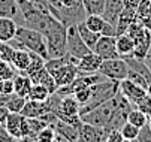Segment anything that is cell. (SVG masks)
Instances as JSON below:
<instances>
[{"label":"cell","instance_id":"35","mask_svg":"<svg viewBox=\"0 0 151 142\" xmlns=\"http://www.w3.org/2000/svg\"><path fill=\"white\" fill-rule=\"evenodd\" d=\"M136 15L138 18H147L151 16V0H141L136 6Z\"/></svg>","mask_w":151,"mask_h":142},{"label":"cell","instance_id":"26","mask_svg":"<svg viewBox=\"0 0 151 142\" xmlns=\"http://www.w3.org/2000/svg\"><path fill=\"white\" fill-rule=\"evenodd\" d=\"M84 24L87 26L90 30L96 32V33H102L105 24H106V19L102 16V15H87L84 19Z\"/></svg>","mask_w":151,"mask_h":142},{"label":"cell","instance_id":"22","mask_svg":"<svg viewBox=\"0 0 151 142\" xmlns=\"http://www.w3.org/2000/svg\"><path fill=\"white\" fill-rule=\"evenodd\" d=\"M124 60H126L129 69H132V70L141 73V75L148 81V82H151V70L148 69V66L145 65L144 60H139V58H136V57H133V55L124 57Z\"/></svg>","mask_w":151,"mask_h":142},{"label":"cell","instance_id":"7","mask_svg":"<svg viewBox=\"0 0 151 142\" xmlns=\"http://www.w3.org/2000/svg\"><path fill=\"white\" fill-rule=\"evenodd\" d=\"M120 93H121L135 108H136V105L141 102V100L147 96V90H145V88L136 85L135 82H132V81L127 79V78L123 79V81H120Z\"/></svg>","mask_w":151,"mask_h":142},{"label":"cell","instance_id":"31","mask_svg":"<svg viewBox=\"0 0 151 142\" xmlns=\"http://www.w3.org/2000/svg\"><path fill=\"white\" fill-rule=\"evenodd\" d=\"M18 72L14 69V66L5 60H0V81L3 79H12Z\"/></svg>","mask_w":151,"mask_h":142},{"label":"cell","instance_id":"21","mask_svg":"<svg viewBox=\"0 0 151 142\" xmlns=\"http://www.w3.org/2000/svg\"><path fill=\"white\" fill-rule=\"evenodd\" d=\"M23 120H24V117L21 115V114H14V112H9V114H8V118H6L5 127H6L8 133L12 135V136L17 138V139H21V138H23V133H21Z\"/></svg>","mask_w":151,"mask_h":142},{"label":"cell","instance_id":"34","mask_svg":"<svg viewBox=\"0 0 151 142\" xmlns=\"http://www.w3.org/2000/svg\"><path fill=\"white\" fill-rule=\"evenodd\" d=\"M14 52H15V48L9 42H0V60H5V62L11 63Z\"/></svg>","mask_w":151,"mask_h":142},{"label":"cell","instance_id":"23","mask_svg":"<svg viewBox=\"0 0 151 142\" xmlns=\"http://www.w3.org/2000/svg\"><path fill=\"white\" fill-rule=\"evenodd\" d=\"M76 29H78L79 36L82 37V40L85 42V45H87V47L93 51V48H94L96 42L99 40L100 34H99V33H96V32H93V30H90L87 26L84 24V21H79V23L76 24Z\"/></svg>","mask_w":151,"mask_h":142},{"label":"cell","instance_id":"36","mask_svg":"<svg viewBox=\"0 0 151 142\" xmlns=\"http://www.w3.org/2000/svg\"><path fill=\"white\" fill-rule=\"evenodd\" d=\"M73 96L76 97V100H78L81 105H85V103L90 100V96H91V85H90V87H84V88L75 91Z\"/></svg>","mask_w":151,"mask_h":142},{"label":"cell","instance_id":"38","mask_svg":"<svg viewBox=\"0 0 151 142\" xmlns=\"http://www.w3.org/2000/svg\"><path fill=\"white\" fill-rule=\"evenodd\" d=\"M123 141H124V138H123L120 129L109 130L106 135V139H105V142H123Z\"/></svg>","mask_w":151,"mask_h":142},{"label":"cell","instance_id":"11","mask_svg":"<svg viewBox=\"0 0 151 142\" xmlns=\"http://www.w3.org/2000/svg\"><path fill=\"white\" fill-rule=\"evenodd\" d=\"M79 127L68 124V123H64V121H61V120H57V123L54 124L55 135L58 138H61L64 142H76L78 138H79Z\"/></svg>","mask_w":151,"mask_h":142},{"label":"cell","instance_id":"4","mask_svg":"<svg viewBox=\"0 0 151 142\" xmlns=\"http://www.w3.org/2000/svg\"><path fill=\"white\" fill-rule=\"evenodd\" d=\"M100 75H103L106 79L111 81H123L127 78L129 66L126 60L118 57V58H109V60H102V65L97 70Z\"/></svg>","mask_w":151,"mask_h":142},{"label":"cell","instance_id":"16","mask_svg":"<svg viewBox=\"0 0 151 142\" xmlns=\"http://www.w3.org/2000/svg\"><path fill=\"white\" fill-rule=\"evenodd\" d=\"M124 9L123 5V0H106V5H105V11L102 14V16L106 19L108 23L111 24H117V19L121 14V11Z\"/></svg>","mask_w":151,"mask_h":142},{"label":"cell","instance_id":"25","mask_svg":"<svg viewBox=\"0 0 151 142\" xmlns=\"http://www.w3.org/2000/svg\"><path fill=\"white\" fill-rule=\"evenodd\" d=\"M27 102V97H23V96H18V94H11L9 100L6 102V109L9 112H14V114H21L24 105Z\"/></svg>","mask_w":151,"mask_h":142},{"label":"cell","instance_id":"1","mask_svg":"<svg viewBox=\"0 0 151 142\" xmlns=\"http://www.w3.org/2000/svg\"><path fill=\"white\" fill-rule=\"evenodd\" d=\"M118 91H120V82H118V81L105 79V81H100V82H97V84H93L91 85L90 100L85 105H81L79 115H84V114H87V112L96 109L97 106L103 105L109 99H112Z\"/></svg>","mask_w":151,"mask_h":142},{"label":"cell","instance_id":"8","mask_svg":"<svg viewBox=\"0 0 151 142\" xmlns=\"http://www.w3.org/2000/svg\"><path fill=\"white\" fill-rule=\"evenodd\" d=\"M108 132L103 127H96L82 123L79 127V138L76 142H105Z\"/></svg>","mask_w":151,"mask_h":142},{"label":"cell","instance_id":"6","mask_svg":"<svg viewBox=\"0 0 151 142\" xmlns=\"http://www.w3.org/2000/svg\"><path fill=\"white\" fill-rule=\"evenodd\" d=\"M93 52H96L102 60H109V58H118L120 54L117 51V44H115V36H102L96 42Z\"/></svg>","mask_w":151,"mask_h":142},{"label":"cell","instance_id":"40","mask_svg":"<svg viewBox=\"0 0 151 142\" xmlns=\"http://www.w3.org/2000/svg\"><path fill=\"white\" fill-rule=\"evenodd\" d=\"M2 93L3 94H14V78L12 79H3Z\"/></svg>","mask_w":151,"mask_h":142},{"label":"cell","instance_id":"30","mask_svg":"<svg viewBox=\"0 0 151 142\" xmlns=\"http://www.w3.org/2000/svg\"><path fill=\"white\" fill-rule=\"evenodd\" d=\"M120 132H121V135H123V138H124V139H129V141H136V139H138V136H139L141 129H139V127H136V126H133V124H130L129 121H126V123L120 127Z\"/></svg>","mask_w":151,"mask_h":142},{"label":"cell","instance_id":"17","mask_svg":"<svg viewBox=\"0 0 151 142\" xmlns=\"http://www.w3.org/2000/svg\"><path fill=\"white\" fill-rule=\"evenodd\" d=\"M18 24L12 18L0 16V42H9L15 37Z\"/></svg>","mask_w":151,"mask_h":142},{"label":"cell","instance_id":"9","mask_svg":"<svg viewBox=\"0 0 151 142\" xmlns=\"http://www.w3.org/2000/svg\"><path fill=\"white\" fill-rule=\"evenodd\" d=\"M47 112H52L51 108H50L48 100H45V102H36V100L27 99L23 111H21V115L26 117V118H39Z\"/></svg>","mask_w":151,"mask_h":142},{"label":"cell","instance_id":"18","mask_svg":"<svg viewBox=\"0 0 151 142\" xmlns=\"http://www.w3.org/2000/svg\"><path fill=\"white\" fill-rule=\"evenodd\" d=\"M11 65L18 73H26L29 65H30V51L27 49H15Z\"/></svg>","mask_w":151,"mask_h":142},{"label":"cell","instance_id":"27","mask_svg":"<svg viewBox=\"0 0 151 142\" xmlns=\"http://www.w3.org/2000/svg\"><path fill=\"white\" fill-rule=\"evenodd\" d=\"M50 91L47 87L44 85H40V84H33L32 85V90L27 96L29 100H36V102H45V100L50 97Z\"/></svg>","mask_w":151,"mask_h":142},{"label":"cell","instance_id":"10","mask_svg":"<svg viewBox=\"0 0 151 142\" xmlns=\"http://www.w3.org/2000/svg\"><path fill=\"white\" fill-rule=\"evenodd\" d=\"M135 48H133V57L139 58V60H144L150 51V47H151V32L144 29L135 39Z\"/></svg>","mask_w":151,"mask_h":142},{"label":"cell","instance_id":"29","mask_svg":"<svg viewBox=\"0 0 151 142\" xmlns=\"http://www.w3.org/2000/svg\"><path fill=\"white\" fill-rule=\"evenodd\" d=\"M45 62H47V60L42 57V55H39L36 52H30V65H29V67H27V70H26L24 75H32L36 70L45 67Z\"/></svg>","mask_w":151,"mask_h":142},{"label":"cell","instance_id":"5","mask_svg":"<svg viewBox=\"0 0 151 142\" xmlns=\"http://www.w3.org/2000/svg\"><path fill=\"white\" fill-rule=\"evenodd\" d=\"M66 45H68V54L78 60L91 52V49L85 45L82 37L79 36L76 24L66 26Z\"/></svg>","mask_w":151,"mask_h":142},{"label":"cell","instance_id":"33","mask_svg":"<svg viewBox=\"0 0 151 142\" xmlns=\"http://www.w3.org/2000/svg\"><path fill=\"white\" fill-rule=\"evenodd\" d=\"M127 79H130L132 82H135L136 85H139V87H142V88H148L150 87V84L151 82H148V81L141 75V73H138V72H135V70H132V69H129V72H127Z\"/></svg>","mask_w":151,"mask_h":142},{"label":"cell","instance_id":"46","mask_svg":"<svg viewBox=\"0 0 151 142\" xmlns=\"http://www.w3.org/2000/svg\"><path fill=\"white\" fill-rule=\"evenodd\" d=\"M30 2H33V3H42V2H47V0H30Z\"/></svg>","mask_w":151,"mask_h":142},{"label":"cell","instance_id":"14","mask_svg":"<svg viewBox=\"0 0 151 142\" xmlns=\"http://www.w3.org/2000/svg\"><path fill=\"white\" fill-rule=\"evenodd\" d=\"M138 19V15H136V9L133 8H124L117 19V24H115V30H117V36L118 34H123L127 32V29L130 27V24L133 21Z\"/></svg>","mask_w":151,"mask_h":142},{"label":"cell","instance_id":"19","mask_svg":"<svg viewBox=\"0 0 151 142\" xmlns=\"http://www.w3.org/2000/svg\"><path fill=\"white\" fill-rule=\"evenodd\" d=\"M32 78L29 75H24V73H17L14 76V93L18 94V96H23V97H27L30 90H32Z\"/></svg>","mask_w":151,"mask_h":142},{"label":"cell","instance_id":"44","mask_svg":"<svg viewBox=\"0 0 151 142\" xmlns=\"http://www.w3.org/2000/svg\"><path fill=\"white\" fill-rule=\"evenodd\" d=\"M139 21L142 23V26L151 32V16H147V18H139Z\"/></svg>","mask_w":151,"mask_h":142},{"label":"cell","instance_id":"13","mask_svg":"<svg viewBox=\"0 0 151 142\" xmlns=\"http://www.w3.org/2000/svg\"><path fill=\"white\" fill-rule=\"evenodd\" d=\"M29 76L32 78V82H33V84H40V85L47 87L48 91H50L51 94L55 93V90H57L55 79H54V76H52L45 67H42V69L36 70L35 73H32V75H29Z\"/></svg>","mask_w":151,"mask_h":142},{"label":"cell","instance_id":"28","mask_svg":"<svg viewBox=\"0 0 151 142\" xmlns=\"http://www.w3.org/2000/svg\"><path fill=\"white\" fill-rule=\"evenodd\" d=\"M127 121L130 124L142 129L145 124H148V117L142 111H139L138 108H133V109H130V112L127 114Z\"/></svg>","mask_w":151,"mask_h":142},{"label":"cell","instance_id":"15","mask_svg":"<svg viewBox=\"0 0 151 142\" xmlns=\"http://www.w3.org/2000/svg\"><path fill=\"white\" fill-rule=\"evenodd\" d=\"M0 16H6V18H12L14 21L18 24V21L21 23L19 26L24 24L23 15H21L17 2L15 0H0Z\"/></svg>","mask_w":151,"mask_h":142},{"label":"cell","instance_id":"3","mask_svg":"<svg viewBox=\"0 0 151 142\" xmlns=\"http://www.w3.org/2000/svg\"><path fill=\"white\" fill-rule=\"evenodd\" d=\"M47 40V51L48 58H58L68 55V45H66V26L60 23L54 29H51L45 34Z\"/></svg>","mask_w":151,"mask_h":142},{"label":"cell","instance_id":"42","mask_svg":"<svg viewBox=\"0 0 151 142\" xmlns=\"http://www.w3.org/2000/svg\"><path fill=\"white\" fill-rule=\"evenodd\" d=\"M8 114H9V111L6 109V106H0V126H5Z\"/></svg>","mask_w":151,"mask_h":142},{"label":"cell","instance_id":"32","mask_svg":"<svg viewBox=\"0 0 151 142\" xmlns=\"http://www.w3.org/2000/svg\"><path fill=\"white\" fill-rule=\"evenodd\" d=\"M54 139H55L54 126H47L45 129H42L36 135V141L37 142H54Z\"/></svg>","mask_w":151,"mask_h":142},{"label":"cell","instance_id":"45","mask_svg":"<svg viewBox=\"0 0 151 142\" xmlns=\"http://www.w3.org/2000/svg\"><path fill=\"white\" fill-rule=\"evenodd\" d=\"M54 142H64V141H63L61 138H58V136L55 135V139H54Z\"/></svg>","mask_w":151,"mask_h":142},{"label":"cell","instance_id":"2","mask_svg":"<svg viewBox=\"0 0 151 142\" xmlns=\"http://www.w3.org/2000/svg\"><path fill=\"white\" fill-rule=\"evenodd\" d=\"M17 42H19L23 45V48H26L30 52H36L39 55H42L45 60H48V51H47V40L45 36L30 29L26 26H18L15 37Z\"/></svg>","mask_w":151,"mask_h":142},{"label":"cell","instance_id":"37","mask_svg":"<svg viewBox=\"0 0 151 142\" xmlns=\"http://www.w3.org/2000/svg\"><path fill=\"white\" fill-rule=\"evenodd\" d=\"M136 108L139 109V111H142L147 117H150L151 115V96L150 94H147L141 102L136 105Z\"/></svg>","mask_w":151,"mask_h":142},{"label":"cell","instance_id":"41","mask_svg":"<svg viewBox=\"0 0 151 142\" xmlns=\"http://www.w3.org/2000/svg\"><path fill=\"white\" fill-rule=\"evenodd\" d=\"M61 8H66V9H72L76 6H81V0H58Z\"/></svg>","mask_w":151,"mask_h":142},{"label":"cell","instance_id":"47","mask_svg":"<svg viewBox=\"0 0 151 142\" xmlns=\"http://www.w3.org/2000/svg\"><path fill=\"white\" fill-rule=\"evenodd\" d=\"M148 124H150V126H151V115H150V117H148Z\"/></svg>","mask_w":151,"mask_h":142},{"label":"cell","instance_id":"24","mask_svg":"<svg viewBox=\"0 0 151 142\" xmlns=\"http://www.w3.org/2000/svg\"><path fill=\"white\" fill-rule=\"evenodd\" d=\"M106 0H81V6L85 15H102Z\"/></svg>","mask_w":151,"mask_h":142},{"label":"cell","instance_id":"12","mask_svg":"<svg viewBox=\"0 0 151 142\" xmlns=\"http://www.w3.org/2000/svg\"><path fill=\"white\" fill-rule=\"evenodd\" d=\"M100 65H102V58L93 51L78 60L79 73H94L99 70Z\"/></svg>","mask_w":151,"mask_h":142},{"label":"cell","instance_id":"43","mask_svg":"<svg viewBox=\"0 0 151 142\" xmlns=\"http://www.w3.org/2000/svg\"><path fill=\"white\" fill-rule=\"evenodd\" d=\"M139 2H141V0H123V5H124V8H133V9H136Z\"/></svg>","mask_w":151,"mask_h":142},{"label":"cell","instance_id":"39","mask_svg":"<svg viewBox=\"0 0 151 142\" xmlns=\"http://www.w3.org/2000/svg\"><path fill=\"white\" fill-rule=\"evenodd\" d=\"M0 142H18V139L9 135L5 126H0Z\"/></svg>","mask_w":151,"mask_h":142},{"label":"cell","instance_id":"48","mask_svg":"<svg viewBox=\"0 0 151 142\" xmlns=\"http://www.w3.org/2000/svg\"><path fill=\"white\" fill-rule=\"evenodd\" d=\"M123 142H136V141H129V139H124Z\"/></svg>","mask_w":151,"mask_h":142},{"label":"cell","instance_id":"20","mask_svg":"<svg viewBox=\"0 0 151 142\" xmlns=\"http://www.w3.org/2000/svg\"><path fill=\"white\" fill-rule=\"evenodd\" d=\"M115 44H117V51L121 58L133 55V48H135V40L129 36L127 33L115 36Z\"/></svg>","mask_w":151,"mask_h":142}]
</instances>
